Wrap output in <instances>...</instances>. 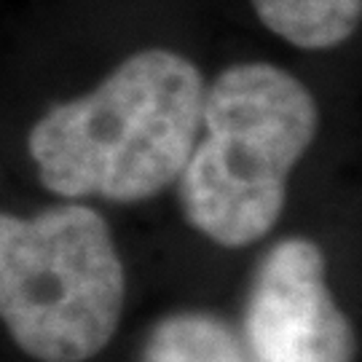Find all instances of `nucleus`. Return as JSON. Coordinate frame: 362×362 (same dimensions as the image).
<instances>
[{
	"label": "nucleus",
	"mask_w": 362,
	"mask_h": 362,
	"mask_svg": "<svg viewBox=\"0 0 362 362\" xmlns=\"http://www.w3.org/2000/svg\"><path fill=\"white\" fill-rule=\"evenodd\" d=\"M140 362H252L242 336L207 311H177L153 325Z\"/></svg>",
	"instance_id": "423d86ee"
},
{
	"label": "nucleus",
	"mask_w": 362,
	"mask_h": 362,
	"mask_svg": "<svg viewBox=\"0 0 362 362\" xmlns=\"http://www.w3.org/2000/svg\"><path fill=\"white\" fill-rule=\"evenodd\" d=\"M204 91V76L180 52H134L97 89L35 121L27 151L38 180L67 202L153 199L177 182L194 151Z\"/></svg>",
	"instance_id": "f257e3e1"
},
{
	"label": "nucleus",
	"mask_w": 362,
	"mask_h": 362,
	"mask_svg": "<svg viewBox=\"0 0 362 362\" xmlns=\"http://www.w3.org/2000/svg\"><path fill=\"white\" fill-rule=\"evenodd\" d=\"M127 274L107 220L67 202L0 212V322L38 362H86L113 341Z\"/></svg>",
	"instance_id": "7ed1b4c3"
},
{
	"label": "nucleus",
	"mask_w": 362,
	"mask_h": 362,
	"mask_svg": "<svg viewBox=\"0 0 362 362\" xmlns=\"http://www.w3.org/2000/svg\"><path fill=\"white\" fill-rule=\"evenodd\" d=\"M242 344L252 362H354V330L330 293L317 242L290 236L260 258Z\"/></svg>",
	"instance_id": "20e7f679"
},
{
	"label": "nucleus",
	"mask_w": 362,
	"mask_h": 362,
	"mask_svg": "<svg viewBox=\"0 0 362 362\" xmlns=\"http://www.w3.org/2000/svg\"><path fill=\"white\" fill-rule=\"evenodd\" d=\"M317 127L314 94L285 67H226L204 91L202 132L177 177L185 220L228 250L260 242L282 218Z\"/></svg>",
	"instance_id": "f03ea898"
},
{
	"label": "nucleus",
	"mask_w": 362,
	"mask_h": 362,
	"mask_svg": "<svg viewBox=\"0 0 362 362\" xmlns=\"http://www.w3.org/2000/svg\"><path fill=\"white\" fill-rule=\"evenodd\" d=\"M263 27L306 52L336 49L362 19V0H250Z\"/></svg>",
	"instance_id": "39448f33"
}]
</instances>
